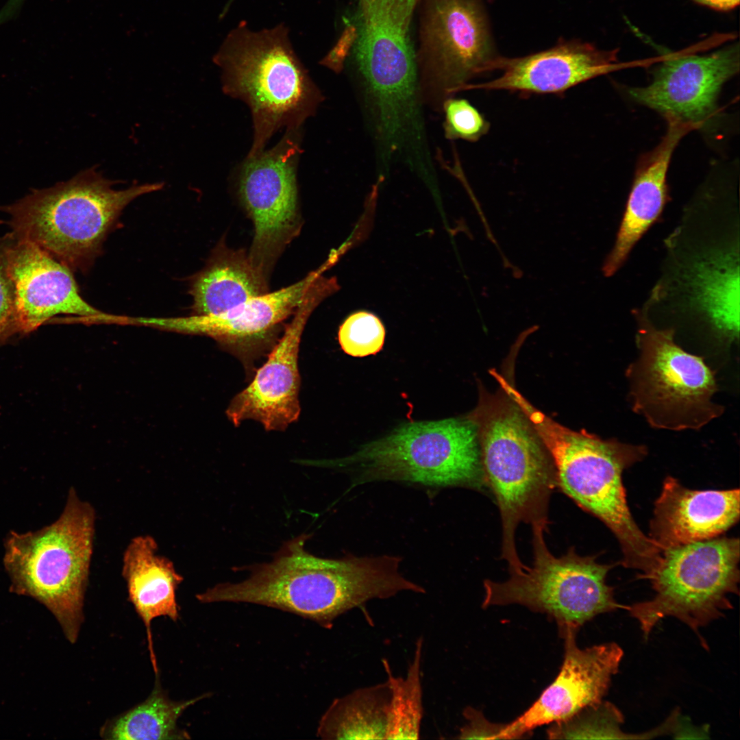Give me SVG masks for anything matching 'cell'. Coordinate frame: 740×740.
I'll use <instances>...</instances> for the list:
<instances>
[{
	"instance_id": "cell-1",
	"label": "cell",
	"mask_w": 740,
	"mask_h": 740,
	"mask_svg": "<svg viewBox=\"0 0 740 740\" xmlns=\"http://www.w3.org/2000/svg\"><path fill=\"white\" fill-rule=\"evenodd\" d=\"M308 538L302 534L286 541L271 562L236 568L247 570L249 576L238 582L219 583L197 594V599L201 603L262 605L330 629L337 617L369 600L422 591L400 573L399 557L320 558L305 550Z\"/></svg>"
},
{
	"instance_id": "cell-2",
	"label": "cell",
	"mask_w": 740,
	"mask_h": 740,
	"mask_svg": "<svg viewBox=\"0 0 740 740\" xmlns=\"http://www.w3.org/2000/svg\"><path fill=\"white\" fill-rule=\"evenodd\" d=\"M516 404L533 425L554 467L557 487L609 528L618 541L622 565L648 579L662 550L639 528L628 506L623 472L648 454L643 445L603 439L556 423L522 395Z\"/></svg>"
},
{
	"instance_id": "cell-3",
	"label": "cell",
	"mask_w": 740,
	"mask_h": 740,
	"mask_svg": "<svg viewBox=\"0 0 740 740\" xmlns=\"http://www.w3.org/2000/svg\"><path fill=\"white\" fill-rule=\"evenodd\" d=\"M225 94L245 102L253 123L247 156L258 154L278 130L299 129L324 97L295 52L280 24L255 31L240 23L214 56Z\"/></svg>"
},
{
	"instance_id": "cell-4",
	"label": "cell",
	"mask_w": 740,
	"mask_h": 740,
	"mask_svg": "<svg viewBox=\"0 0 740 740\" xmlns=\"http://www.w3.org/2000/svg\"><path fill=\"white\" fill-rule=\"evenodd\" d=\"M95 521L93 507L71 488L58 519L34 532L11 531L4 542L10 591L43 604L71 643L84 621Z\"/></svg>"
},
{
	"instance_id": "cell-5",
	"label": "cell",
	"mask_w": 740,
	"mask_h": 740,
	"mask_svg": "<svg viewBox=\"0 0 740 740\" xmlns=\"http://www.w3.org/2000/svg\"><path fill=\"white\" fill-rule=\"evenodd\" d=\"M114 184L92 168L66 182L34 190L3 210L10 215L16 239L36 245L69 267L84 269L98 256L124 208L164 186L116 190Z\"/></svg>"
},
{
	"instance_id": "cell-6",
	"label": "cell",
	"mask_w": 740,
	"mask_h": 740,
	"mask_svg": "<svg viewBox=\"0 0 740 740\" xmlns=\"http://www.w3.org/2000/svg\"><path fill=\"white\" fill-rule=\"evenodd\" d=\"M341 461L355 471L356 484L394 480L488 489L476 428L463 419L406 423Z\"/></svg>"
},
{
	"instance_id": "cell-7",
	"label": "cell",
	"mask_w": 740,
	"mask_h": 740,
	"mask_svg": "<svg viewBox=\"0 0 740 740\" xmlns=\"http://www.w3.org/2000/svg\"><path fill=\"white\" fill-rule=\"evenodd\" d=\"M638 356L626 370L632 410L653 428L698 430L724 411L714 402V373L702 357L684 351L673 328L658 329L639 317Z\"/></svg>"
},
{
	"instance_id": "cell-8",
	"label": "cell",
	"mask_w": 740,
	"mask_h": 740,
	"mask_svg": "<svg viewBox=\"0 0 740 740\" xmlns=\"http://www.w3.org/2000/svg\"><path fill=\"white\" fill-rule=\"evenodd\" d=\"M481 456L501 516L502 558L510 572H518L526 565L517 550V528L525 523L548 530L549 502L557 487L555 469L523 414L514 408H502L487 419Z\"/></svg>"
},
{
	"instance_id": "cell-9",
	"label": "cell",
	"mask_w": 740,
	"mask_h": 740,
	"mask_svg": "<svg viewBox=\"0 0 740 740\" xmlns=\"http://www.w3.org/2000/svg\"><path fill=\"white\" fill-rule=\"evenodd\" d=\"M738 538L715 537L662 551L648 578L652 600L626 606L647 638L666 617H673L698 633L732 608L729 597L739 593Z\"/></svg>"
},
{
	"instance_id": "cell-10",
	"label": "cell",
	"mask_w": 740,
	"mask_h": 740,
	"mask_svg": "<svg viewBox=\"0 0 740 740\" xmlns=\"http://www.w3.org/2000/svg\"><path fill=\"white\" fill-rule=\"evenodd\" d=\"M534 560L520 573L510 574L504 582H483L484 608L519 604L547 615L557 624L560 635L577 632L595 616L625 608L615 600L613 588L606 583L613 565L602 564L595 556H582L574 547L554 556L544 539L543 528L532 527Z\"/></svg>"
},
{
	"instance_id": "cell-11",
	"label": "cell",
	"mask_w": 740,
	"mask_h": 740,
	"mask_svg": "<svg viewBox=\"0 0 740 740\" xmlns=\"http://www.w3.org/2000/svg\"><path fill=\"white\" fill-rule=\"evenodd\" d=\"M415 53L421 101L441 111L443 102L474 77L495 71L500 57L482 0H419Z\"/></svg>"
},
{
	"instance_id": "cell-12",
	"label": "cell",
	"mask_w": 740,
	"mask_h": 740,
	"mask_svg": "<svg viewBox=\"0 0 740 740\" xmlns=\"http://www.w3.org/2000/svg\"><path fill=\"white\" fill-rule=\"evenodd\" d=\"M354 52L384 153L420 156L425 144L422 101L409 32L358 23Z\"/></svg>"
},
{
	"instance_id": "cell-13",
	"label": "cell",
	"mask_w": 740,
	"mask_h": 740,
	"mask_svg": "<svg viewBox=\"0 0 740 740\" xmlns=\"http://www.w3.org/2000/svg\"><path fill=\"white\" fill-rule=\"evenodd\" d=\"M301 145V128L286 130L273 147L247 156L238 171L237 194L254 226L248 257L267 279L300 230L297 171Z\"/></svg>"
},
{
	"instance_id": "cell-14",
	"label": "cell",
	"mask_w": 740,
	"mask_h": 740,
	"mask_svg": "<svg viewBox=\"0 0 740 740\" xmlns=\"http://www.w3.org/2000/svg\"><path fill=\"white\" fill-rule=\"evenodd\" d=\"M739 45L707 55L667 53L645 86L630 88L636 102L662 114L668 121L705 129L717 113L724 84L739 71Z\"/></svg>"
},
{
	"instance_id": "cell-15",
	"label": "cell",
	"mask_w": 740,
	"mask_h": 740,
	"mask_svg": "<svg viewBox=\"0 0 740 740\" xmlns=\"http://www.w3.org/2000/svg\"><path fill=\"white\" fill-rule=\"evenodd\" d=\"M334 290L335 286L330 279L320 278L314 283L282 336L274 343L267 361L251 382L231 400L226 415L234 426L253 419L268 431H280L298 419L301 337L311 312Z\"/></svg>"
},
{
	"instance_id": "cell-16",
	"label": "cell",
	"mask_w": 740,
	"mask_h": 740,
	"mask_svg": "<svg viewBox=\"0 0 740 740\" xmlns=\"http://www.w3.org/2000/svg\"><path fill=\"white\" fill-rule=\"evenodd\" d=\"M332 262H327L299 281L252 297L218 314L177 318H146L147 325L201 334L216 340L247 365L271 345L280 326L293 314L310 289Z\"/></svg>"
},
{
	"instance_id": "cell-17",
	"label": "cell",
	"mask_w": 740,
	"mask_h": 740,
	"mask_svg": "<svg viewBox=\"0 0 740 740\" xmlns=\"http://www.w3.org/2000/svg\"><path fill=\"white\" fill-rule=\"evenodd\" d=\"M576 633L562 636L565 652L560 671L525 712L505 724L503 739L521 738L536 727L565 720L602 702L624 652L614 642L580 648Z\"/></svg>"
},
{
	"instance_id": "cell-18",
	"label": "cell",
	"mask_w": 740,
	"mask_h": 740,
	"mask_svg": "<svg viewBox=\"0 0 740 740\" xmlns=\"http://www.w3.org/2000/svg\"><path fill=\"white\" fill-rule=\"evenodd\" d=\"M19 332L27 333L53 317L101 314L80 295L69 267L36 245L16 239L5 247Z\"/></svg>"
},
{
	"instance_id": "cell-19",
	"label": "cell",
	"mask_w": 740,
	"mask_h": 740,
	"mask_svg": "<svg viewBox=\"0 0 740 740\" xmlns=\"http://www.w3.org/2000/svg\"><path fill=\"white\" fill-rule=\"evenodd\" d=\"M617 51H606L578 40H560L541 51L517 58H499L500 77L467 90H504L528 95L560 94L618 66Z\"/></svg>"
},
{
	"instance_id": "cell-20",
	"label": "cell",
	"mask_w": 740,
	"mask_h": 740,
	"mask_svg": "<svg viewBox=\"0 0 740 740\" xmlns=\"http://www.w3.org/2000/svg\"><path fill=\"white\" fill-rule=\"evenodd\" d=\"M739 489L692 490L668 476L655 502L650 537L663 551L718 537L739 519Z\"/></svg>"
},
{
	"instance_id": "cell-21",
	"label": "cell",
	"mask_w": 740,
	"mask_h": 740,
	"mask_svg": "<svg viewBox=\"0 0 740 740\" xmlns=\"http://www.w3.org/2000/svg\"><path fill=\"white\" fill-rule=\"evenodd\" d=\"M667 131L658 145L645 154L635 174L614 246L606 258L602 271L614 275L628 257L634 245L658 219L668 201L667 175L673 153L691 129L669 121Z\"/></svg>"
},
{
	"instance_id": "cell-22",
	"label": "cell",
	"mask_w": 740,
	"mask_h": 740,
	"mask_svg": "<svg viewBox=\"0 0 740 740\" xmlns=\"http://www.w3.org/2000/svg\"><path fill=\"white\" fill-rule=\"evenodd\" d=\"M157 550L156 541L152 536L132 539L123 555L122 571L129 599L147 630L150 658L156 674L158 669L153 647L151 621L161 616L177 620L176 589L183 580L173 563L158 554Z\"/></svg>"
},
{
	"instance_id": "cell-23",
	"label": "cell",
	"mask_w": 740,
	"mask_h": 740,
	"mask_svg": "<svg viewBox=\"0 0 740 740\" xmlns=\"http://www.w3.org/2000/svg\"><path fill=\"white\" fill-rule=\"evenodd\" d=\"M243 250L218 246L192 280L193 314H218L268 291V282Z\"/></svg>"
},
{
	"instance_id": "cell-24",
	"label": "cell",
	"mask_w": 740,
	"mask_h": 740,
	"mask_svg": "<svg viewBox=\"0 0 740 740\" xmlns=\"http://www.w3.org/2000/svg\"><path fill=\"white\" fill-rule=\"evenodd\" d=\"M695 263L691 275L695 304L724 338H738L739 253L733 249L717 251Z\"/></svg>"
},
{
	"instance_id": "cell-25",
	"label": "cell",
	"mask_w": 740,
	"mask_h": 740,
	"mask_svg": "<svg viewBox=\"0 0 740 740\" xmlns=\"http://www.w3.org/2000/svg\"><path fill=\"white\" fill-rule=\"evenodd\" d=\"M390 689L386 680L336 698L321 716L323 739H385Z\"/></svg>"
},
{
	"instance_id": "cell-26",
	"label": "cell",
	"mask_w": 740,
	"mask_h": 740,
	"mask_svg": "<svg viewBox=\"0 0 740 740\" xmlns=\"http://www.w3.org/2000/svg\"><path fill=\"white\" fill-rule=\"evenodd\" d=\"M203 694L184 701H173L162 689L160 680L149 697L126 712L109 719L101 728L105 739L170 740L190 739L189 734L177 726L184 711L209 696Z\"/></svg>"
},
{
	"instance_id": "cell-27",
	"label": "cell",
	"mask_w": 740,
	"mask_h": 740,
	"mask_svg": "<svg viewBox=\"0 0 740 740\" xmlns=\"http://www.w3.org/2000/svg\"><path fill=\"white\" fill-rule=\"evenodd\" d=\"M423 639L415 644L413 658L404 677L393 674L388 662L382 660L390 689L385 739H417L423 715L421 661Z\"/></svg>"
},
{
	"instance_id": "cell-28",
	"label": "cell",
	"mask_w": 740,
	"mask_h": 740,
	"mask_svg": "<svg viewBox=\"0 0 740 740\" xmlns=\"http://www.w3.org/2000/svg\"><path fill=\"white\" fill-rule=\"evenodd\" d=\"M623 717L620 712L609 703H600L587 707L574 715L553 723L547 731L549 739H602L615 738L622 735L619 726Z\"/></svg>"
},
{
	"instance_id": "cell-29",
	"label": "cell",
	"mask_w": 740,
	"mask_h": 740,
	"mask_svg": "<svg viewBox=\"0 0 740 740\" xmlns=\"http://www.w3.org/2000/svg\"><path fill=\"white\" fill-rule=\"evenodd\" d=\"M385 329L372 313L359 311L350 314L340 325L338 340L342 350L353 357L374 355L382 350Z\"/></svg>"
},
{
	"instance_id": "cell-30",
	"label": "cell",
	"mask_w": 740,
	"mask_h": 740,
	"mask_svg": "<svg viewBox=\"0 0 740 740\" xmlns=\"http://www.w3.org/2000/svg\"><path fill=\"white\" fill-rule=\"evenodd\" d=\"M444 134L450 140L476 142L486 134L490 123L468 100L449 97L442 105Z\"/></svg>"
},
{
	"instance_id": "cell-31",
	"label": "cell",
	"mask_w": 740,
	"mask_h": 740,
	"mask_svg": "<svg viewBox=\"0 0 740 740\" xmlns=\"http://www.w3.org/2000/svg\"><path fill=\"white\" fill-rule=\"evenodd\" d=\"M358 18L409 31L419 0H358Z\"/></svg>"
},
{
	"instance_id": "cell-32",
	"label": "cell",
	"mask_w": 740,
	"mask_h": 740,
	"mask_svg": "<svg viewBox=\"0 0 740 740\" xmlns=\"http://www.w3.org/2000/svg\"><path fill=\"white\" fill-rule=\"evenodd\" d=\"M19 332L14 286L10 277L5 248L0 251V341Z\"/></svg>"
},
{
	"instance_id": "cell-33",
	"label": "cell",
	"mask_w": 740,
	"mask_h": 740,
	"mask_svg": "<svg viewBox=\"0 0 740 740\" xmlns=\"http://www.w3.org/2000/svg\"><path fill=\"white\" fill-rule=\"evenodd\" d=\"M463 715L467 722L460 728L457 739H502L504 724L489 722L480 711L472 707L465 708Z\"/></svg>"
},
{
	"instance_id": "cell-34",
	"label": "cell",
	"mask_w": 740,
	"mask_h": 740,
	"mask_svg": "<svg viewBox=\"0 0 740 740\" xmlns=\"http://www.w3.org/2000/svg\"><path fill=\"white\" fill-rule=\"evenodd\" d=\"M696 2L706 5L711 8L727 11L730 10L739 4L740 0H695Z\"/></svg>"
},
{
	"instance_id": "cell-35",
	"label": "cell",
	"mask_w": 740,
	"mask_h": 740,
	"mask_svg": "<svg viewBox=\"0 0 740 740\" xmlns=\"http://www.w3.org/2000/svg\"><path fill=\"white\" fill-rule=\"evenodd\" d=\"M24 0H10V3L16 7H20Z\"/></svg>"
}]
</instances>
